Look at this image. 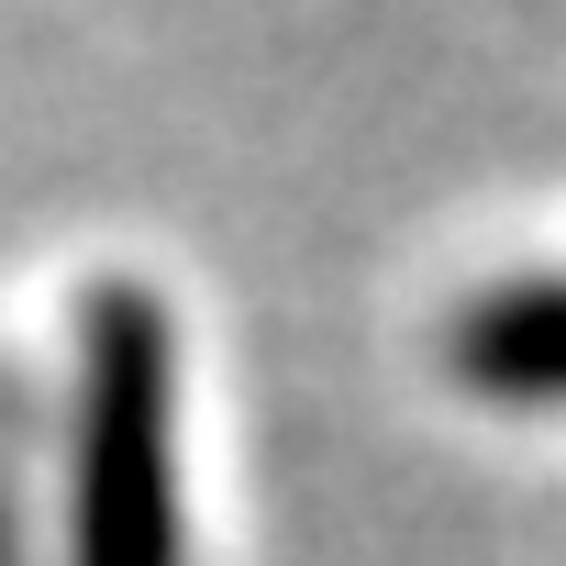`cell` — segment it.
I'll return each instance as SVG.
<instances>
[{"label": "cell", "mask_w": 566, "mask_h": 566, "mask_svg": "<svg viewBox=\"0 0 566 566\" xmlns=\"http://www.w3.org/2000/svg\"><path fill=\"white\" fill-rule=\"evenodd\" d=\"M178 345L134 277L78 301V566H178Z\"/></svg>", "instance_id": "6da1fadb"}, {"label": "cell", "mask_w": 566, "mask_h": 566, "mask_svg": "<svg viewBox=\"0 0 566 566\" xmlns=\"http://www.w3.org/2000/svg\"><path fill=\"white\" fill-rule=\"evenodd\" d=\"M455 367L511 400H566V277H511L455 323Z\"/></svg>", "instance_id": "7a4b0ae2"}]
</instances>
